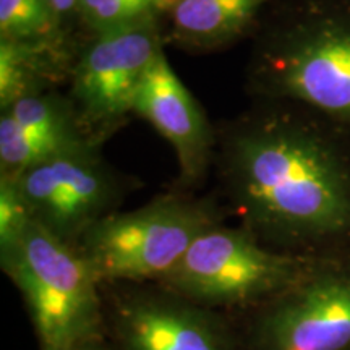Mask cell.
I'll return each instance as SVG.
<instances>
[{"mask_svg":"<svg viewBox=\"0 0 350 350\" xmlns=\"http://www.w3.org/2000/svg\"><path fill=\"white\" fill-rule=\"evenodd\" d=\"M0 265L23 297L42 350L106 338L100 282L75 245L33 221Z\"/></svg>","mask_w":350,"mask_h":350,"instance_id":"obj_3","label":"cell"},{"mask_svg":"<svg viewBox=\"0 0 350 350\" xmlns=\"http://www.w3.org/2000/svg\"><path fill=\"white\" fill-rule=\"evenodd\" d=\"M221 217L208 201L161 196L138 209L112 213L77 245L100 286L161 284L191 243Z\"/></svg>","mask_w":350,"mask_h":350,"instance_id":"obj_4","label":"cell"},{"mask_svg":"<svg viewBox=\"0 0 350 350\" xmlns=\"http://www.w3.org/2000/svg\"><path fill=\"white\" fill-rule=\"evenodd\" d=\"M64 60L59 42H20L0 39V106L31 94L60 72Z\"/></svg>","mask_w":350,"mask_h":350,"instance_id":"obj_12","label":"cell"},{"mask_svg":"<svg viewBox=\"0 0 350 350\" xmlns=\"http://www.w3.org/2000/svg\"><path fill=\"white\" fill-rule=\"evenodd\" d=\"M222 177L242 227L300 256L350 252V142L314 113L261 100L222 138Z\"/></svg>","mask_w":350,"mask_h":350,"instance_id":"obj_1","label":"cell"},{"mask_svg":"<svg viewBox=\"0 0 350 350\" xmlns=\"http://www.w3.org/2000/svg\"><path fill=\"white\" fill-rule=\"evenodd\" d=\"M157 2L161 3V7H163L164 10H170V8H172V5L175 3V0H157Z\"/></svg>","mask_w":350,"mask_h":350,"instance_id":"obj_20","label":"cell"},{"mask_svg":"<svg viewBox=\"0 0 350 350\" xmlns=\"http://www.w3.org/2000/svg\"><path fill=\"white\" fill-rule=\"evenodd\" d=\"M49 3L59 18L70 15L75 10H80V0H49Z\"/></svg>","mask_w":350,"mask_h":350,"instance_id":"obj_18","label":"cell"},{"mask_svg":"<svg viewBox=\"0 0 350 350\" xmlns=\"http://www.w3.org/2000/svg\"><path fill=\"white\" fill-rule=\"evenodd\" d=\"M10 119L29 131L39 133H80L75 113L67 103L55 96L39 93L21 98L3 109Z\"/></svg>","mask_w":350,"mask_h":350,"instance_id":"obj_15","label":"cell"},{"mask_svg":"<svg viewBox=\"0 0 350 350\" xmlns=\"http://www.w3.org/2000/svg\"><path fill=\"white\" fill-rule=\"evenodd\" d=\"M133 113L150 122L170 143L183 182H198L206 174L214 150L211 125L170 67L164 51L157 54L139 85Z\"/></svg>","mask_w":350,"mask_h":350,"instance_id":"obj_10","label":"cell"},{"mask_svg":"<svg viewBox=\"0 0 350 350\" xmlns=\"http://www.w3.org/2000/svg\"><path fill=\"white\" fill-rule=\"evenodd\" d=\"M313 258L274 250L245 227L219 222L191 243L161 286L219 313L256 310L294 284Z\"/></svg>","mask_w":350,"mask_h":350,"instance_id":"obj_5","label":"cell"},{"mask_svg":"<svg viewBox=\"0 0 350 350\" xmlns=\"http://www.w3.org/2000/svg\"><path fill=\"white\" fill-rule=\"evenodd\" d=\"M164 8L157 0H80V12L96 34L152 18Z\"/></svg>","mask_w":350,"mask_h":350,"instance_id":"obj_16","label":"cell"},{"mask_svg":"<svg viewBox=\"0 0 350 350\" xmlns=\"http://www.w3.org/2000/svg\"><path fill=\"white\" fill-rule=\"evenodd\" d=\"M159 52L156 16L96 34L73 67V98L83 120L109 126L133 112L139 85Z\"/></svg>","mask_w":350,"mask_h":350,"instance_id":"obj_9","label":"cell"},{"mask_svg":"<svg viewBox=\"0 0 350 350\" xmlns=\"http://www.w3.org/2000/svg\"><path fill=\"white\" fill-rule=\"evenodd\" d=\"M86 139L81 133H39L29 131L10 119L0 117V164L3 175H20L73 144Z\"/></svg>","mask_w":350,"mask_h":350,"instance_id":"obj_13","label":"cell"},{"mask_svg":"<svg viewBox=\"0 0 350 350\" xmlns=\"http://www.w3.org/2000/svg\"><path fill=\"white\" fill-rule=\"evenodd\" d=\"M60 350H112V347H111V344L106 340V338H100V339L91 340V342L73 345V347L60 349Z\"/></svg>","mask_w":350,"mask_h":350,"instance_id":"obj_19","label":"cell"},{"mask_svg":"<svg viewBox=\"0 0 350 350\" xmlns=\"http://www.w3.org/2000/svg\"><path fill=\"white\" fill-rule=\"evenodd\" d=\"M242 340L245 350H350V252L313 258L258 306Z\"/></svg>","mask_w":350,"mask_h":350,"instance_id":"obj_6","label":"cell"},{"mask_svg":"<svg viewBox=\"0 0 350 350\" xmlns=\"http://www.w3.org/2000/svg\"><path fill=\"white\" fill-rule=\"evenodd\" d=\"M256 98L314 113L350 142V0H291L256 39Z\"/></svg>","mask_w":350,"mask_h":350,"instance_id":"obj_2","label":"cell"},{"mask_svg":"<svg viewBox=\"0 0 350 350\" xmlns=\"http://www.w3.org/2000/svg\"><path fill=\"white\" fill-rule=\"evenodd\" d=\"M271 0H175L172 39L185 49L213 51L234 42Z\"/></svg>","mask_w":350,"mask_h":350,"instance_id":"obj_11","label":"cell"},{"mask_svg":"<svg viewBox=\"0 0 350 350\" xmlns=\"http://www.w3.org/2000/svg\"><path fill=\"white\" fill-rule=\"evenodd\" d=\"M59 21L49 0H0V39L59 42Z\"/></svg>","mask_w":350,"mask_h":350,"instance_id":"obj_14","label":"cell"},{"mask_svg":"<svg viewBox=\"0 0 350 350\" xmlns=\"http://www.w3.org/2000/svg\"><path fill=\"white\" fill-rule=\"evenodd\" d=\"M106 336L112 350H245L224 313L161 284L117 292L106 301Z\"/></svg>","mask_w":350,"mask_h":350,"instance_id":"obj_8","label":"cell"},{"mask_svg":"<svg viewBox=\"0 0 350 350\" xmlns=\"http://www.w3.org/2000/svg\"><path fill=\"white\" fill-rule=\"evenodd\" d=\"M13 178L34 221L75 247L91 227L116 213L122 198L119 178L90 139Z\"/></svg>","mask_w":350,"mask_h":350,"instance_id":"obj_7","label":"cell"},{"mask_svg":"<svg viewBox=\"0 0 350 350\" xmlns=\"http://www.w3.org/2000/svg\"><path fill=\"white\" fill-rule=\"evenodd\" d=\"M34 221L15 178H0V255L7 253Z\"/></svg>","mask_w":350,"mask_h":350,"instance_id":"obj_17","label":"cell"}]
</instances>
